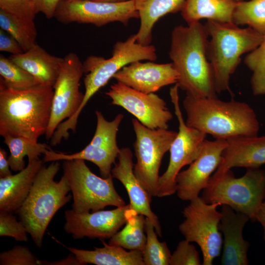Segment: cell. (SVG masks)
Returning <instances> with one entry per match:
<instances>
[{"mask_svg":"<svg viewBox=\"0 0 265 265\" xmlns=\"http://www.w3.org/2000/svg\"><path fill=\"white\" fill-rule=\"evenodd\" d=\"M210 40L207 56L212 68L217 94L228 91L231 76L235 72L241 55L255 49L263 35L252 28H240L233 22L208 21L204 25Z\"/></svg>","mask_w":265,"mask_h":265,"instance_id":"5b68a950","label":"cell"},{"mask_svg":"<svg viewBox=\"0 0 265 265\" xmlns=\"http://www.w3.org/2000/svg\"><path fill=\"white\" fill-rule=\"evenodd\" d=\"M12 213L0 211V236L12 237L18 241H27L28 233L26 227Z\"/></svg>","mask_w":265,"mask_h":265,"instance_id":"e575fe53","label":"cell"},{"mask_svg":"<svg viewBox=\"0 0 265 265\" xmlns=\"http://www.w3.org/2000/svg\"><path fill=\"white\" fill-rule=\"evenodd\" d=\"M54 18L63 24L76 23L102 26L118 22L127 26L132 19L139 18V14L134 0L122 2L63 0L58 5Z\"/></svg>","mask_w":265,"mask_h":265,"instance_id":"4fadbf2b","label":"cell"},{"mask_svg":"<svg viewBox=\"0 0 265 265\" xmlns=\"http://www.w3.org/2000/svg\"><path fill=\"white\" fill-rule=\"evenodd\" d=\"M7 158V152L0 148V177L3 178L12 175Z\"/></svg>","mask_w":265,"mask_h":265,"instance_id":"ab89813d","label":"cell"},{"mask_svg":"<svg viewBox=\"0 0 265 265\" xmlns=\"http://www.w3.org/2000/svg\"><path fill=\"white\" fill-rule=\"evenodd\" d=\"M0 9L30 21H34L38 13L34 0H0Z\"/></svg>","mask_w":265,"mask_h":265,"instance_id":"d590c367","label":"cell"},{"mask_svg":"<svg viewBox=\"0 0 265 265\" xmlns=\"http://www.w3.org/2000/svg\"><path fill=\"white\" fill-rule=\"evenodd\" d=\"M179 86L171 88L170 95L179 123V131L170 147V159L166 171L159 176L157 197L170 196L176 191V178L181 169L199 155L207 134L186 125L180 108Z\"/></svg>","mask_w":265,"mask_h":265,"instance_id":"8fae6325","label":"cell"},{"mask_svg":"<svg viewBox=\"0 0 265 265\" xmlns=\"http://www.w3.org/2000/svg\"><path fill=\"white\" fill-rule=\"evenodd\" d=\"M135 135L133 143L136 162L134 173L150 195L157 197L159 170L162 158L169 151L177 132L168 129H151L132 119Z\"/></svg>","mask_w":265,"mask_h":265,"instance_id":"9c48e42d","label":"cell"},{"mask_svg":"<svg viewBox=\"0 0 265 265\" xmlns=\"http://www.w3.org/2000/svg\"><path fill=\"white\" fill-rule=\"evenodd\" d=\"M219 206L218 203H207L199 196L190 201L182 212L185 219L179 225V230L185 239L196 243L200 247L203 265H212L221 252V213L217 210Z\"/></svg>","mask_w":265,"mask_h":265,"instance_id":"30bf717a","label":"cell"},{"mask_svg":"<svg viewBox=\"0 0 265 265\" xmlns=\"http://www.w3.org/2000/svg\"><path fill=\"white\" fill-rule=\"evenodd\" d=\"M186 0H134L140 24L136 34L137 42L150 45L153 27L162 17L181 11Z\"/></svg>","mask_w":265,"mask_h":265,"instance_id":"d4e9b609","label":"cell"},{"mask_svg":"<svg viewBox=\"0 0 265 265\" xmlns=\"http://www.w3.org/2000/svg\"><path fill=\"white\" fill-rule=\"evenodd\" d=\"M236 4L233 0H186L181 15L187 24L203 19L231 23Z\"/></svg>","mask_w":265,"mask_h":265,"instance_id":"484cf974","label":"cell"},{"mask_svg":"<svg viewBox=\"0 0 265 265\" xmlns=\"http://www.w3.org/2000/svg\"><path fill=\"white\" fill-rule=\"evenodd\" d=\"M62 169L72 193L74 211L95 212L107 206L120 207L126 205L114 187L111 175L107 178L98 176L85 160L80 159L63 160Z\"/></svg>","mask_w":265,"mask_h":265,"instance_id":"ba28073f","label":"cell"},{"mask_svg":"<svg viewBox=\"0 0 265 265\" xmlns=\"http://www.w3.org/2000/svg\"><path fill=\"white\" fill-rule=\"evenodd\" d=\"M105 94L111 104L123 107L146 127L168 129L173 114L165 101L154 93H143L117 81Z\"/></svg>","mask_w":265,"mask_h":265,"instance_id":"9a60e30c","label":"cell"},{"mask_svg":"<svg viewBox=\"0 0 265 265\" xmlns=\"http://www.w3.org/2000/svg\"><path fill=\"white\" fill-rule=\"evenodd\" d=\"M43 161L40 158L28 161L27 166L18 173L0 177V211L11 213L18 211L43 166Z\"/></svg>","mask_w":265,"mask_h":265,"instance_id":"7402d4cb","label":"cell"},{"mask_svg":"<svg viewBox=\"0 0 265 265\" xmlns=\"http://www.w3.org/2000/svg\"><path fill=\"white\" fill-rule=\"evenodd\" d=\"M59 74L53 86V96L51 117L45 133L51 138L58 125L71 118L80 107L84 93L80 91V82L83 74V62L74 53L63 57Z\"/></svg>","mask_w":265,"mask_h":265,"instance_id":"5bb4252c","label":"cell"},{"mask_svg":"<svg viewBox=\"0 0 265 265\" xmlns=\"http://www.w3.org/2000/svg\"><path fill=\"white\" fill-rule=\"evenodd\" d=\"M9 58L31 74L40 84L53 86L63 57L52 55L36 44L23 53Z\"/></svg>","mask_w":265,"mask_h":265,"instance_id":"603a6c76","label":"cell"},{"mask_svg":"<svg viewBox=\"0 0 265 265\" xmlns=\"http://www.w3.org/2000/svg\"><path fill=\"white\" fill-rule=\"evenodd\" d=\"M233 23L247 25L260 33H265V0L237 2L233 15Z\"/></svg>","mask_w":265,"mask_h":265,"instance_id":"f546056e","label":"cell"},{"mask_svg":"<svg viewBox=\"0 0 265 265\" xmlns=\"http://www.w3.org/2000/svg\"><path fill=\"white\" fill-rule=\"evenodd\" d=\"M103 246L86 250L67 247L79 261L80 265L88 264L96 265H145L142 251L137 250L127 251L124 248L110 245L101 240Z\"/></svg>","mask_w":265,"mask_h":265,"instance_id":"cb8c5ba5","label":"cell"},{"mask_svg":"<svg viewBox=\"0 0 265 265\" xmlns=\"http://www.w3.org/2000/svg\"><path fill=\"white\" fill-rule=\"evenodd\" d=\"M4 142L8 146L10 155L8 160L10 169L15 172H19L25 167L24 158H28V161L39 158L41 154L44 155L51 149L46 143H38L22 136L6 135Z\"/></svg>","mask_w":265,"mask_h":265,"instance_id":"83f0119b","label":"cell"},{"mask_svg":"<svg viewBox=\"0 0 265 265\" xmlns=\"http://www.w3.org/2000/svg\"><path fill=\"white\" fill-rule=\"evenodd\" d=\"M130 205L111 210L78 212H65L64 231L76 239L88 238L100 240L110 239L125 224Z\"/></svg>","mask_w":265,"mask_h":265,"instance_id":"2e32d148","label":"cell"},{"mask_svg":"<svg viewBox=\"0 0 265 265\" xmlns=\"http://www.w3.org/2000/svg\"><path fill=\"white\" fill-rule=\"evenodd\" d=\"M220 212L219 229L223 235L221 264L248 265L249 243L243 238V230L250 218L225 205H222Z\"/></svg>","mask_w":265,"mask_h":265,"instance_id":"ffe728a7","label":"cell"},{"mask_svg":"<svg viewBox=\"0 0 265 265\" xmlns=\"http://www.w3.org/2000/svg\"><path fill=\"white\" fill-rule=\"evenodd\" d=\"M209 36L199 22L176 26L171 32L169 57L176 70V84L195 97H217L211 65L207 56Z\"/></svg>","mask_w":265,"mask_h":265,"instance_id":"6da1fadb","label":"cell"},{"mask_svg":"<svg viewBox=\"0 0 265 265\" xmlns=\"http://www.w3.org/2000/svg\"><path fill=\"white\" fill-rule=\"evenodd\" d=\"M0 27L17 41L24 52L37 44V31L34 21L19 18L0 9Z\"/></svg>","mask_w":265,"mask_h":265,"instance_id":"f1b7e54d","label":"cell"},{"mask_svg":"<svg viewBox=\"0 0 265 265\" xmlns=\"http://www.w3.org/2000/svg\"><path fill=\"white\" fill-rule=\"evenodd\" d=\"M201 197L207 203L228 206L255 220L265 198V171L259 168H247L239 178H236L231 169L214 172Z\"/></svg>","mask_w":265,"mask_h":265,"instance_id":"8992f818","label":"cell"},{"mask_svg":"<svg viewBox=\"0 0 265 265\" xmlns=\"http://www.w3.org/2000/svg\"><path fill=\"white\" fill-rule=\"evenodd\" d=\"M117 158L118 162L111 169L112 177L119 181L125 187L129 197L131 208L137 213L148 218L158 235L161 237V228L159 218L152 211L150 206L152 197L134 173V164L131 150L128 147L120 149Z\"/></svg>","mask_w":265,"mask_h":265,"instance_id":"d6986e66","label":"cell"},{"mask_svg":"<svg viewBox=\"0 0 265 265\" xmlns=\"http://www.w3.org/2000/svg\"><path fill=\"white\" fill-rule=\"evenodd\" d=\"M186 123L215 139L257 135L260 124L253 108L247 103L221 101L216 98L186 94L183 102Z\"/></svg>","mask_w":265,"mask_h":265,"instance_id":"7a4b0ae2","label":"cell"},{"mask_svg":"<svg viewBox=\"0 0 265 265\" xmlns=\"http://www.w3.org/2000/svg\"><path fill=\"white\" fill-rule=\"evenodd\" d=\"M39 260L26 246L16 245L0 254V265H42Z\"/></svg>","mask_w":265,"mask_h":265,"instance_id":"836d02e7","label":"cell"},{"mask_svg":"<svg viewBox=\"0 0 265 265\" xmlns=\"http://www.w3.org/2000/svg\"><path fill=\"white\" fill-rule=\"evenodd\" d=\"M53 88L39 84L17 90L0 83V134L34 141L45 134L49 123Z\"/></svg>","mask_w":265,"mask_h":265,"instance_id":"3957f363","label":"cell"},{"mask_svg":"<svg viewBox=\"0 0 265 265\" xmlns=\"http://www.w3.org/2000/svg\"><path fill=\"white\" fill-rule=\"evenodd\" d=\"M0 75V83L14 90H26L40 84L28 72L1 54Z\"/></svg>","mask_w":265,"mask_h":265,"instance_id":"4dcf8cb0","label":"cell"},{"mask_svg":"<svg viewBox=\"0 0 265 265\" xmlns=\"http://www.w3.org/2000/svg\"><path fill=\"white\" fill-rule=\"evenodd\" d=\"M255 220H257L261 224L263 229V238L265 241V200L259 207L255 215Z\"/></svg>","mask_w":265,"mask_h":265,"instance_id":"b9f144b4","label":"cell"},{"mask_svg":"<svg viewBox=\"0 0 265 265\" xmlns=\"http://www.w3.org/2000/svg\"><path fill=\"white\" fill-rule=\"evenodd\" d=\"M96 128L90 142L80 151L66 154L55 152L52 149L44 155V162L80 159L89 161L99 169L102 177L111 175L112 165L115 164L120 149L117 142L119 126L124 118L122 113L118 114L111 121L107 120L100 111H96Z\"/></svg>","mask_w":265,"mask_h":265,"instance_id":"7c38bea8","label":"cell"},{"mask_svg":"<svg viewBox=\"0 0 265 265\" xmlns=\"http://www.w3.org/2000/svg\"><path fill=\"white\" fill-rule=\"evenodd\" d=\"M234 0V1H235L238 2V1H241V0Z\"/></svg>","mask_w":265,"mask_h":265,"instance_id":"ee69618b","label":"cell"},{"mask_svg":"<svg viewBox=\"0 0 265 265\" xmlns=\"http://www.w3.org/2000/svg\"><path fill=\"white\" fill-rule=\"evenodd\" d=\"M60 168L58 161L43 166L37 174L25 202L16 212L36 246L41 248L46 230L56 212L72 198L66 178L54 181Z\"/></svg>","mask_w":265,"mask_h":265,"instance_id":"277c9868","label":"cell"},{"mask_svg":"<svg viewBox=\"0 0 265 265\" xmlns=\"http://www.w3.org/2000/svg\"><path fill=\"white\" fill-rule=\"evenodd\" d=\"M42 265H80L76 256L72 253L66 258L53 262L42 260Z\"/></svg>","mask_w":265,"mask_h":265,"instance_id":"60d3db41","label":"cell"},{"mask_svg":"<svg viewBox=\"0 0 265 265\" xmlns=\"http://www.w3.org/2000/svg\"><path fill=\"white\" fill-rule=\"evenodd\" d=\"M95 1H107V2H122L127 0H93Z\"/></svg>","mask_w":265,"mask_h":265,"instance_id":"7bdbcfd3","label":"cell"},{"mask_svg":"<svg viewBox=\"0 0 265 265\" xmlns=\"http://www.w3.org/2000/svg\"><path fill=\"white\" fill-rule=\"evenodd\" d=\"M227 140L206 139L198 157L187 169L180 171L176 178L178 197L183 201H190L198 197L208 185L212 173L216 171L221 160Z\"/></svg>","mask_w":265,"mask_h":265,"instance_id":"e0dca14e","label":"cell"},{"mask_svg":"<svg viewBox=\"0 0 265 265\" xmlns=\"http://www.w3.org/2000/svg\"><path fill=\"white\" fill-rule=\"evenodd\" d=\"M157 58L154 45H143L137 42L136 34L126 40L117 41L114 45L112 55L108 59L90 55L83 62L85 87L82 102L67 123L71 127L77 126L78 118L91 98L124 66L137 61H155Z\"/></svg>","mask_w":265,"mask_h":265,"instance_id":"52a82bcc","label":"cell"},{"mask_svg":"<svg viewBox=\"0 0 265 265\" xmlns=\"http://www.w3.org/2000/svg\"><path fill=\"white\" fill-rule=\"evenodd\" d=\"M244 63L252 72L250 83L255 96L265 95V33L260 44L250 52Z\"/></svg>","mask_w":265,"mask_h":265,"instance_id":"d6a6232c","label":"cell"},{"mask_svg":"<svg viewBox=\"0 0 265 265\" xmlns=\"http://www.w3.org/2000/svg\"><path fill=\"white\" fill-rule=\"evenodd\" d=\"M145 218L131 207L127 214L125 226L109 239L108 244L130 250L142 251L146 241Z\"/></svg>","mask_w":265,"mask_h":265,"instance_id":"4316f807","label":"cell"},{"mask_svg":"<svg viewBox=\"0 0 265 265\" xmlns=\"http://www.w3.org/2000/svg\"><path fill=\"white\" fill-rule=\"evenodd\" d=\"M117 82L145 93L177 83L178 75L172 63L137 61L124 66L113 76Z\"/></svg>","mask_w":265,"mask_h":265,"instance_id":"ac0fdd59","label":"cell"},{"mask_svg":"<svg viewBox=\"0 0 265 265\" xmlns=\"http://www.w3.org/2000/svg\"><path fill=\"white\" fill-rule=\"evenodd\" d=\"M0 51L9 53L11 55L24 52L17 41L1 28L0 29Z\"/></svg>","mask_w":265,"mask_h":265,"instance_id":"74e56055","label":"cell"},{"mask_svg":"<svg viewBox=\"0 0 265 265\" xmlns=\"http://www.w3.org/2000/svg\"><path fill=\"white\" fill-rule=\"evenodd\" d=\"M199 255L194 245L185 239L180 241L171 254L170 265H200Z\"/></svg>","mask_w":265,"mask_h":265,"instance_id":"8d00e7d4","label":"cell"},{"mask_svg":"<svg viewBox=\"0 0 265 265\" xmlns=\"http://www.w3.org/2000/svg\"><path fill=\"white\" fill-rule=\"evenodd\" d=\"M38 13L41 12L48 19L54 18L56 8L63 0H34Z\"/></svg>","mask_w":265,"mask_h":265,"instance_id":"f35d334b","label":"cell"},{"mask_svg":"<svg viewBox=\"0 0 265 265\" xmlns=\"http://www.w3.org/2000/svg\"><path fill=\"white\" fill-rule=\"evenodd\" d=\"M145 229L146 241L142 251L145 265H169L171 254L165 242H160L158 238L155 227L146 217Z\"/></svg>","mask_w":265,"mask_h":265,"instance_id":"1f68e13d","label":"cell"},{"mask_svg":"<svg viewBox=\"0 0 265 265\" xmlns=\"http://www.w3.org/2000/svg\"><path fill=\"white\" fill-rule=\"evenodd\" d=\"M215 173L233 167L259 168L265 164V135L240 136L228 139Z\"/></svg>","mask_w":265,"mask_h":265,"instance_id":"44dd1931","label":"cell"}]
</instances>
